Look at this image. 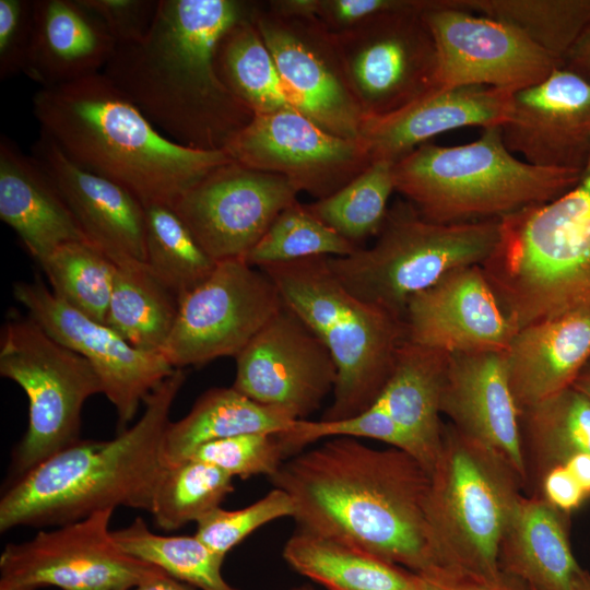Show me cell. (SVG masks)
I'll use <instances>...</instances> for the list:
<instances>
[{"label": "cell", "instance_id": "1", "mask_svg": "<svg viewBox=\"0 0 590 590\" xmlns=\"http://www.w3.org/2000/svg\"><path fill=\"white\" fill-rule=\"evenodd\" d=\"M298 529L420 574L437 567L427 521L430 477L410 453L330 438L287 458L269 477Z\"/></svg>", "mask_w": 590, "mask_h": 590}, {"label": "cell", "instance_id": "2", "mask_svg": "<svg viewBox=\"0 0 590 590\" xmlns=\"http://www.w3.org/2000/svg\"><path fill=\"white\" fill-rule=\"evenodd\" d=\"M255 9L240 0H160L146 37L117 46L102 73L172 141L225 151L255 114L220 79L216 49Z\"/></svg>", "mask_w": 590, "mask_h": 590}, {"label": "cell", "instance_id": "3", "mask_svg": "<svg viewBox=\"0 0 590 590\" xmlns=\"http://www.w3.org/2000/svg\"><path fill=\"white\" fill-rule=\"evenodd\" d=\"M33 113L40 133L72 162L125 187L144 206H173L206 174L232 161L225 151L191 149L165 137L102 72L40 87Z\"/></svg>", "mask_w": 590, "mask_h": 590}, {"label": "cell", "instance_id": "4", "mask_svg": "<svg viewBox=\"0 0 590 590\" xmlns=\"http://www.w3.org/2000/svg\"><path fill=\"white\" fill-rule=\"evenodd\" d=\"M186 375L181 368L144 400V412L110 440H80L14 479L0 499V531L63 526L119 506L150 512L165 470L161 444Z\"/></svg>", "mask_w": 590, "mask_h": 590}, {"label": "cell", "instance_id": "5", "mask_svg": "<svg viewBox=\"0 0 590 590\" xmlns=\"http://www.w3.org/2000/svg\"><path fill=\"white\" fill-rule=\"evenodd\" d=\"M519 329L590 312V156L562 196L500 219V237L481 267Z\"/></svg>", "mask_w": 590, "mask_h": 590}, {"label": "cell", "instance_id": "6", "mask_svg": "<svg viewBox=\"0 0 590 590\" xmlns=\"http://www.w3.org/2000/svg\"><path fill=\"white\" fill-rule=\"evenodd\" d=\"M581 172L538 167L510 152L502 127L469 143L423 144L392 166L396 191L426 220L458 224L500 220L565 193Z\"/></svg>", "mask_w": 590, "mask_h": 590}, {"label": "cell", "instance_id": "7", "mask_svg": "<svg viewBox=\"0 0 590 590\" xmlns=\"http://www.w3.org/2000/svg\"><path fill=\"white\" fill-rule=\"evenodd\" d=\"M328 257L269 264L261 269L284 304L323 342L338 376L321 420H341L369 409L384 389L405 341L402 320L350 293Z\"/></svg>", "mask_w": 590, "mask_h": 590}, {"label": "cell", "instance_id": "8", "mask_svg": "<svg viewBox=\"0 0 590 590\" xmlns=\"http://www.w3.org/2000/svg\"><path fill=\"white\" fill-rule=\"evenodd\" d=\"M377 239L344 257H328L343 286L403 321L410 298L449 272L483 266L500 237V220L442 224L424 219L406 200L393 203Z\"/></svg>", "mask_w": 590, "mask_h": 590}, {"label": "cell", "instance_id": "9", "mask_svg": "<svg viewBox=\"0 0 590 590\" xmlns=\"http://www.w3.org/2000/svg\"><path fill=\"white\" fill-rule=\"evenodd\" d=\"M429 477L427 521L437 567L498 573L521 480L502 457L453 425H444Z\"/></svg>", "mask_w": 590, "mask_h": 590}, {"label": "cell", "instance_id": "10", "mask_svg": "<svg viewBox=\"0 0 590 590\" xmlns=\"http://www.w3.org/2000/svg\"><path fill=\"white\" fill-rule=\"evenodd\" d=\"M0 375L17 384L28 400L27 429L12 453L16 479L81 440L83 405L103 388L83 356L28 315L11 314L1 329Z\"/></svg>", "mask_w": 590, "mask_h": 590}, {"label": "cell", "instance_id": "11", "mask_svg": "<svg viewBox=\"0 0 590 590\" xmlns=\"http://www.w3.org/2000/svg\"><path fill=\"white\" fill-rule=\"evenodd\" d=\"M272 279L244 259L216 262L210 276L179 299L161 353L173 368L236 357L283 307Z\"/></svg>", "mask_w": 590, "mask_h": 590}, {"label": "cell", "instance_id": "12", "mask_svg": "<svg viewBox=\"0 0 590 590\" xmlns=\"http://www.w3.org/2000/svg\"><path fill=\"white\" fill-rule=\"evenodd\" d=\"M425 10L394 11L333 34L364 116L393 113L437 87V51Z\"/></svg>", "mask_w": 590, "mask_h": 590}, {"label": "cell", "instance_id": "13", "mask_svg": "<svg viewBox=\"0 0 590 590\" xmlns=\"http://www.w3.org/2000/svg\"><path fill=\"white\" fill-rule=\"evenodd\" d=\"M114 508L39 531L31 540L9 543L0 556L1 579L35 588L129 590L166 574L126 553L115 541Z\"/></svg>", "mask_w": 590, "mask_h": 590}, {"label": "cell", "instance_id": "14", "mask_svg": "<svg viewBox=\"0 0 590 590\" xmlns=\"http://www.w3.org/2000/svg\"><path fill=\"white\" fill-rule=\"evenodd\" d=\"M437 51V87L517 92L545 80L560 61L515 25L435 0L423 12Z\"/></svg>", "mask_w": 590, "mask_h": 590}, {"label": "cell", "instance_id": "15", "mask_svg": "<svg viewBox=\"0 0 590 590\" xmlns=\"http://www.w3.org/2000/svg\"><path fill=\"white\" fill-rule=\"evenodd\" d=\"M253 22L291 106L332 134L358 139L364 114L334 35L316 19L280 15L258 4Z\"/></svg>", "mask_w": 590, "mask_h": 590}, {"label": "cell", "instance_id": "16", "mask_svg": "<svg viewBox=\"0 0 590 590\" xmlns=\"http://www.w3.org/2000/svg\"><path fill=\"white\" fill-rule=\"evenodd\" d=\"M297 194L284 177L232 160L206 174L172 208L219 262L244 259Z\"/></svg>", "mask_w": 590, "mask_h": 590}, {"label": "cell", "instance_id": "17", "mask_svg": "<svg viewBox=\"0 0 590 590\" xmlns=\"http://www.w3.org/2000/svg\"><path fill=\"white\" fill-rule=\"evenodd\" d=\"M12 294L51 338L90 363L116 410L118 433L128 428L141 403L175 369L162 353L132 346L106 323L56 297L39 280L15 282Z\"/></svg>", "mask_w": 590, "mask_h": 590}, {"label": "cell", "instance_id": "18", "mask_svg": "<svg viewBox=\"0 0 590 590\" xmlns=\"http://www.w3.org/2000/svg\"><path fill=\"white\" fill-rule=\"evenodd\" d=\"M225 152L235 162L280 175L320 200L344 187L370 163L359 139L328 132L295 109L255 115Z\"/></svg>", "mask_w": 590, "mask_h": 590}, {"label": "cell", "instance_id": "19", "mask_svg": "<svg viewBox=\"0 0 590 590\" xmlns=\"http://www.w3.org/2000/svg\"><path fill=\"white\" fill-rule=\"evenodd\" d=\"M235 359L232 387L295 420L317 411L337 382L329 350L285 304Z\"/></svg>", "mask_w": 590, "mask_h": 590}, {"label": "cell", "instance_id": "20", "mask_svg": "<svg viewBox=\"0 0 590 590\" xmlns=\"http://www.w3.org/2000/svg\"><path fill=\"white\" fill-rule=\"evenodd\" d=\"M403 323L406 341L447 354L505 352L518 331L481 266L453 270L413 295Z\"/></svg>", "mask_w": 590, "mask_h": 590}, {"label": "cell", "instance_id": "21", "mask_svg": "<svg viewBox=\"0 0 590 590\" xmlns=\"http://www.w3.org/2000/svg\"><path fill=\"white\" fill-rule=\"evenodd\" d=\"M502 133L507 149L529 164L581 172L590 156V81L558 67L515 92Z\"/></svg>", "mask_w": 590, "mask_h": 590}, {"label": "cell", "instance_id": "22", "mask_svg": "<svg viewBox=\"0 0 590 590\" xmlns=\"http://www.w3.org/2000/svg\"><path fill=\"white\" fill-rule=\"evenodd\" d=\"M440 409L451 425L497 453L526 480L520 411L504 352L449 354Z\"/></svg>", "mask_w": 590, "mask_h": 590}, {"label": "cell", "instance_id": "23", "mask_svg": "<svg viewBox=\"0 0 590 590\" xmlns=\"http://www.w3.org/2000/svg\"><path fill=\"white\" fill-rule=\"evenodd\" d=\"M31 155L51 179L92 245L117 266L145 263V206L133 193L80 167L43 133Z\"/></svg>", "mask_w": 590, "mask_h": 590}, {"label": "cell", "instance_id": "24", "mask_svg": "<svg viewBox=\"0 0 590 590\" xmlns=\"http://www.w3.org/2000/svg\"><path fill=\"white\" fill-rule=\"evenodd\" d=\"M512 94L488 86L436 88L393 113L364 116L358 139L371 162L396 163L449 130L502 127L509 117Z\"/></svg>", "mask_w": 590, "mask_h": 590}, {"label": "cell", "instance_id": "25", "mask_svg": "<svg viewBox=\"0 0 590 590\" xmlns=\"http://www.w3.org/2000/svg\"><path fill=\"white\" fill-rule=\"evenodd\" d=\"M520 411L573 386L590 361V312H575L519 329L504 352Z\"/></svg>", "mask_w": 590, "mask_h": 590}, {"label": "cell", "instance_id": "26", "mask_svg": "<svg viewBox=\"0 0 590 590\" xmlns=\"http://www.w3.org/2000/svg\"><path fill=\"white\" fill-rule=\"evenodd\" d=\"M117 44L81 0H34L33 36L24 73L42 87L104 70Z\"/></svg>", "mask_w": 590, "mask_h": 590}, {"label": "cell", "instance_id": "27", "mask_svg": "<svg viewBox=\"0 0 590 590\" xmlns=\"http://www.w3.org/2000/svg\"><path fill=\"white\" fill-rule=\"evenodd\" d=\"M0 219L38 263L64 244L88 241L45 170L4 134L0 138Z\"/></svg>", "mask_w": 590, "mask_h": 590}, {"label": "cell", "instance_id": "28", "mask_svg": "<svg viewBox=\"0 0 590 590\" xmlns=\"http://www.w3.org/2000/svg\"><path fill=\"white\" fill-rule=\"evenodd\" d=\"M449 354L404 341L374 404L385 410L415 447L430 474L441 447V393Z\"/></svg>", "mask_w": 590, "mask_h": 590}, {"label": "cell", "instance_id": "29", "mask_svg": "<svg viewBox=\"0 0 590 590\" xmlns=\"http://www.w3.org/2000/svg\"><path fill=\"white\" fill-rule=\"evenodd\" d=\"M500 569L533 590H579L589 574L576 562L556 508L521 496L499 551Z\"/></svg>", "mask_w": 590, "mask_h": 590}, {"label": "cell", "instance_id": "30", "mask_svg": "<svg viewBox=\"0 0 590 590\" xmlns=\"http://www.w3.org/2000/svg\"><path fill=\"white\" fill-rule=\"evenodd\" d=\"M287 413L262 405L233 387L212 388L189 413L167 425L161 444L165 469L188 459L204 444L243 434L286 432L295 423Z\"/></svg>", "mask_w": 590, "mask_h": 590}, {"label": "cell", "instance_id": "31", "mask_svg": "<svg viewBox=\"0 0 590 590\" xmlns=\"http://www.w3.org/2000/svg\"><path fill=\"white\" fill-rule=\"evenodd\" d=\"M287 565L326 590H415L417 574L350 544L303 529L283 547Z\"/></svg>", "mask_w": 590, "mask_h": 590}, {"label": "cell", "instance_id": "32", "mask_svg": "<svg viewBox=\"0 0 590 590\" xmlns=\"http://www.w3.org/2000/svg\"><path fill=\"white\" fill-rule=\"evenodd\" d=\"M178 308L179 297L144 262L117 266L106 324L132 346L161 353Z\"/></svg>", "mask_w": 590, "mask_h": 590}, {"label": "cell", "instance_id": "33", "mask_svg": "<svg viewBox=\"0 0 590 590\" xmlns=\"http://www.w3.org/2000/svg\"><path fill=\"white\" fill-rule=\"evenodd\" d=\"M216 70L222 82L255 115L294 109L282 86L273 57L251 17L221 38Z\"/></svg>", "mask_w": 590, "mask_h": 590}, {"label": "cell", "instance_id": "34", "mask_svg": "<svg viewBox=\"0 0 590 590\" xmlns=\"http://www.w3.org/2000/svg\"><path fill=\"white\" fill-rule=\"evenodd\" d=\"M116 543L129 555L154 565L170 577L200 590H238L222 575L225 557L196 535H163L152 532L138 517L113 530Z\"/></svg>", "mask_w": 590, "mask_h": 590}, {"label": "cell", "instance_id": "35", "mask_svg": "<svg viewBox=\"0 0 590 590\" xmlns=\"http://www.w3.org/2000/svg\"><path fill=\"white\" fill-rule=\"evenodd\" d=\"M458 8L510 23L563 61L590 26V0H452Z\"/></svg>", "mask_w": 590, "mask_h": 590}, {"label": "cell", "instance_id": "36", "mask_svg": "<svg viewBox=\"0 0 590 590\" xmlns=\"http://www.w3.org/2000/svg\"><path fill=\"white\" fill-rule=\"evenodd\" d=\"M145 264L179 299L203 283L216 262L166 204L145 206Z\"/></svg>", "mask_w": 590, "mask_h": 590}, {"label": "cell", "instance_id": "37", "mask_svg": "<svg viewBox=\"0 0 590 590\" xmlns=\"http://www.w3.org/2000/svg\"><path fill=\"white\" fill-rule=\"evenodd\" d=\"M393 163L374 161L331 196L306 204L321 222L346 240L361 243L377 236L389 210L394 188Z\"/></svg>", "mask_w": 590, "mask_h": 590}, {"label": "cell", "instance_id": "38", "mask_svg": "<svg viewBox=\"0 0 590 590\" xmlns=\"http://www.w3.org/2000/svg\"><path fill=\"white\" fill-rule=\"evenodd\" d=\"M52 294L82 312L106 323L117 264L88 241L58 247L38 263Z\"/></svg>", "mask_w": 590, "mask_h": 590}, {"label": "cell", "instance_id": "39", "mask_svg": "<svg viewBox=\"0 0 590 590\" xmlns=\"http://www.w3.org/2000/svg\"><path fill=\"white\" fill-rule=\"evenodd\" d=\"M233 481L224 470L194 458L165 469L150 510L156 527L173 531L197 522L220 507L234 491Z\"/></svg>", "mask_w": 590, "mask_h": 590}, {"label": "cell", "instance_id": "40", "mask_svg": "<svg viewBox=\"0 0 590 590\" xmlns=\"http://www.w3.org/2000/svg\"><path fill=\"white\" fill-rule=\"evenodd\" d=\"M358 248L296 201L278 215L244 260L262 268L315 257H344Z\"/></svg>", "mask_w": 590, "mask_h": 590}, {"label": "cell", "instance_id": "41", "mask_svg": "<svg viewBox=\"0 0 590 590\" xmlns=\"http://www.w3.org/2000/svg\"><path fill=\"white\" fill-rule=\"evenodd\" d=\"M520 416L535 451L554 465L576 453H590V398L573 386Z\"/></svg>", "mask_w": 590, "mask_h": 590}, {"label": "cell", "instance_id": "42", "mask_svg": "<svg viewBox=\"0 0 590 590\" xmlns=\"http://www.w3.org/2000/svg\"><path fill=\"white\" fill-rule=\"evenodd\" d=\"M278 436L287 458L320 439L350 437L382 441L410 453L417 460L412 441L389 414L376 404L355 416L341 420H296L290 429L278 434Z\"/></svg>", "mask_w": 590, "mask_h": 590}, {"label": "cell", "instance_id": "43", "mask_svg": "<svg viewBox=\"0 0 590 590\" xmlns=\"http://www.w3.org/2000/svg\"><path fill=\"white\" fill-rule=\"evenodd\" d=\"M294 506L283 489L274 487L257 502L236 510L221 507L199 519L194 535L216 554L225 557L236 545L264 524L293 517Z\"/></svg>", "mask_w": 590, "mask_h": 590}, {"label": "cell", "instance_id": "44", "mask_svg": "<svg viewBox=\"0 0 590 590\" xmlns=\"http://www.w3.org/2000/svg\"><path fill=\"white\" fill-rule=\"evenodd\" d=\"M194 459L211 463L233 477L273 475L287 458L278 434H243L201 446Z\"/></svg>", "mask_w": 590, "mask_h": 590}, {"label": "cell", "instance_id": "45", "mask_svg": "<svg viewBox=\"0 0 590 590\" xmlns=\"http://www.w3.org/2000/svg\"><path fill=\"white\" fill-rule=\"evenodd\" d=\"M435 0H278L269 10L286 16L312 17L340 34L385 13L426 10Z\"/></svg>", "mask_w": 590, "mask_h": 590}, {"label": "cell", "instance_id": "46", "mask_svg": "<svg viewBox=\"0 0 590 590\" xmlns=\"http://www.w3.org/2000/svg\"><path fill=\"white\" fill-rule=\"evenodd\" d=\"M34 0H0V78L24 73L33 36Z\"/></svg>", "mask_w": 590, "mask_h": 590}, {"label": "cell", "instance_id": "47", "mask_svg": "<svg viewBox=\"0 0 590 590\" xmlns=\"http://www.w3.org/2000/svg\"><path fill=\"white\" fill-rule=\"evenodd\" d=\"M160 0H81L106 27L117 46L142 42L156 16Z\"/></svg>", "mask_w": 590, "mask_h": 590}, {"label": "cell", "instance_id": "48", "mask_svg": "<svg viewBox=\"0 0 590 590\" xmlns=\"http://www.w3.org/2000/svg\"><path fill=\"white\" fill-rule=\"evenodd\" d=\"M415 590H533L523 580L503 569L481 575L437 567L417 574Z\"/></svg>", "mask_w": 590, "mask_h": 590}, {"label": "cell", "instance_id": "49", "mask_svg": "<svg viewBox=\"0 0 590 590\" xmlns=\"http://www.w3.org/2000/svg\"><path fill=\"white\" fill-rule=\"evenodd\" d=\"M543 487L547 503L564 511L577 508L587 495L565 464L550 469L544 477Z\"/></svg>", "mask_w": 590, "mask_h": 590}, {"label": "cell", "instance_id": "50", "mask_svg": "<svg viewBox=\"0 0 590 590\" xmlns=\"http://www.w3.org/2000/svg\"><path fill=\"white\" fill-rule=\"evenodd\" d=\"M562 67L590 81V26L568 49L563 58Z\"/></svg>", "mask_w": 590, "mask_h": 590}, {"label": "cell", "instance_id": "51", "mask_svg": "<svg viewBox=\"0 0 590 590\" xmlns=\"http://www.w3.org/2000/svg\"><path fill=\"white\" fill-rule=\"evenodd\" d=\"M564 464L579 482L586 494L590 493V453H576Z\"/></svg>", "mask_w": 590, "mask_h": 590}, {"label": "cell", "instance_id": "52", "mask_svg": "<svg viewBox=\"0 0 590 590\" xmlns=\"http://www.w3.org/2000/svg\"><path fill=\"white\" fill-rule=\"evenodd\" d=\"M129 590H193V588L167 574H163Z\"/></svg>", "mask_w": 590, "mask_h": 590}, {"label": "cell", "instance_id": "53", "mask_svg": "<svg viewBox=\"0 0 590 590\" xmlns=\"http://www.w3.org/2000/svg\"><path fill=\"white\" fill-rule=\"evenodd\" d=\"M573 387L590 398V361L586 364Z\"/></svg>", "mask_w": 590, "mask_h": 590}, {"label": "cell", "instance_id": "54", "mask_svg": "<svg viewBox=\"0 0 590 590\" xmlns=\"http://www.w3.org/2000/svg\"><path fill=\"white\" fill-rule=\"evenodd\" d=\"M0 590H37V588L0 578Z\"/></svg>", "mask_w": 590, "mask_h": 590}, {"label": "cell", "instance_id": "55", "mask_svg": "<svg viewBox=\"0 0 590 590\" xmlns=\"http://www.w3.org/2000/svg\"><path fill=\"white\" fill-rule=\"evenodd\" d=\"M579 590H590V575L588 576V578L586 579V581L583 582V585L581 586Z\"/></svg>", "mask_w": 590, "mask_h": 590}, {"label": "cell", "instance_id": "56", "mask_svg": "<svg viewBox=\"0 0 590 590\" xmlns=\"http://www.w3.org/2000/svg\"><path fill=\"white\" fill-rule=\"evenodd\" d=\"M291 590H316L314 588H311L310 586H299V587H295Z\"/></svg>", "mask_w": 590, "mask_h": 590}]
</instances>
